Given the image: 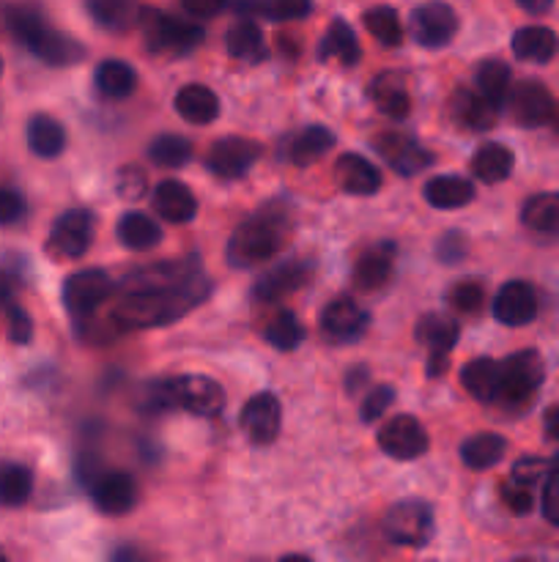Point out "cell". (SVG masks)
<instances>
[{"mask_svg":"<svg viewBox=\"0 0 559 562\" xmlns=\"http://www.w3.org/2000/svg\"><path fill=\"white\" fill-rule=\"evenodd\" d=\"M175 110L190 124L206 126L219 115V99L206 86H184L175 93Z\"/></svg>","mask_w":559,"mask_h":562,"instance_id":"484cf974","label":"cell"},{"mask_svg":"<svg viewBox=\"0 0 559 562\" xmlns=\"http://www.w3.org/2000/svg\"><path fill=\"white\" fill-rule=\"evenodd\" d=\"M140 22L146 27L148 47L157 53H190L203 42V27L162 11H140Z\"/></svg>","mask_w":559,"mask_h":562,"instance_id":"52a82bcc","label":"cell"},{"mask_svg":"<svg viewBox=\"0 0 559 562\" xmlns=\"http://www.w3.org/2000/svg\"><path fill=\"white\" fill-rule=\"evenodd\" d=\"M409 31L411 38H414L420 47H447V44L453 42L455 31H458V16H455V11L449 9L447 3L433 0V3H425L420 5V9L411 11Z\"/></svg>","mask_w":559,"mask_h":562,"instance_id":"8fae6325","label":"cell"},{"mask_svg":"<svg viewBox=\"0 0 559 562\" xmlns=\"http://www.w3.org/2000/svg\"><path fill=\"white\" fill-rule=\"evenodd\" d=\"M493 316L504 324V327H524V324L535 322L537 316V294L529 283L524 280H510L499 289L497 300H493Z\"/></svg>","mask_w":559,"mask_h":562,"instance_id":"2e32d148","label":"cell"},{"mask_svg":"<svg viewBox=\"0 0 559 562\" xmlns=\"http://www.w3.org/2000/svg\"><path fill=\"white\" fill-rule=\"evenodd\" d=\"M115 283L104 269H82L71 274L64 285V305L77 324H85L96 316L99 307L113 296Z\"/></svg>","mask_w":559,"mask_h":562,"instance_id":"8992f818","label":"cell"},{"mask_svg":"<svg viewBox=\"0 0 559 562\" xmlns=\"http://www.w3.org/2000/svg\"><path fill=\"white\" fill-rule=\"evenodd\" d=\"M153 209L170 223H190L197 212V201L190 187L181 181H162L153 190Z\"/></svg>","mask_w":559,"mask_h":562,"instance_id":"cb8c5ba5","label":"cell"},{"mask_svg":"<svg viewBox=\"0 0 559 562\" xmlns=\"http://www.w3.org/2000/svg\"><path fill=\"white\" fill-rule=\"evenodd\" d=\"M515 157L507 146L502 143H486V146L477 148V154L471 157V173L482 181V184H499V181L507 179L513 173Z\"/></svg>","mask_w":559,"mask_h":562,"instance_id":"83f0119b","label":"cell"},{"mask_svg":"<svg viewBox=\"0 0 559 562\" xmlns=\"http://www.w3.org/2000/svg\"><path fill=\"white\" fill-rule=\"evenodd\" d=\"M91 497L99 510L110 516L129 514L137 503V483L126 472H102L91 483Z\"/></svg>","mask_w":559,"mask_h":562,"instance_id":"e0dca14e","label":"cell"},{"mask_svg":"<svg viewBox=\"0 0 559 562\" xmlns=\"http://www.w3.org/2000/svg\"><path fill=\"white\" fill-rule=\"evenodd\" d=\"M554 130H557V137H559V113L554 115Z\"/></svg>","mask_w":559,"mask_h":562,"instance_id":"91938a15","label":"cell"},{"mask_svg":"<svg viewBox=\"0 0 559 562\" xmlns=\"http://www.w3.org/2000/svg\"><path fill=\"white\" fill-rule=\"evenodd\" d=\"M334 181L349 195H373L381 190V170L360 154H343L334 165Z\"/></svg>","mask_w":559,"mask_h":562,"instance_id":"ffe728a7","label":"cell"},{"mask_svg":"<svg viewBox=\"0 0 559 562\" xmlns=\"http://www.w3.org/2000/svg\"><path fill=\"white\" fill-rule=\"evenodd\" d=\"M228 53L244 64H258L266 58V42H263L261 27L252 20L236 22L228 31Z\"/></svg>","mask_w":559,"mask_h":562,"instance_id":"836d02e7","label":"cell"},{"mask_svg":"<svg viewBox=\"0 0 559 562\" xmlns=\"http://www.w3.org/2000/svg\"><path fill=\"white\" fill-rule=\"evenodd\" d=\"M5 324H9V338L14 340V344H27V340L33 338L31 316H27L20 305L5 302Z\"/></svg>","mask_w":559,"mask_h":562,"instance_id":"7dc6e473","label":"cell"},{"mask_svg":"<svg viewBox=\"0 0 559 562\" xmlns=\"http://www.w3.org/2000/svg\"><path fill=\"white\" fill-rule=\"evenodd\" d=\"M33 494V472L27 467L5 461L0 464V505L3 508H20Z\"/></svg>","mask_w":559,"mask_h":562,"instance_id":"8d00e7d4","label":"cell"},{"mask_svg":"<svg viewBox=\"0 0 559 562\" xmlns=\"http://www.w3.org/2000/svg\"><path fill=\"white\" fill-rule=\"evenodd\" d=\"M5 25H9L11 36L22 47L31 49L33 55H38L49 66H71L85 55L82 44L49 27V22L31 5H9L5 9Z\"/></svg>","mask_w":559,"mask_h":562,"instance_id":"7a4b0ae2","label":"cell"},{"mask_svg":"<svg viewBox=\"0 0 559 562\" xmlns=\"http://www.w3.org/2000/svg\"><path fill=\"white\" fill-rule=\"evenodd\" d=\"M482 302H486V291L475 280H464V283L453 285L449 289V305L455 307L464 316H475L482 311Z\"/></svg>","mask_w":559,"mask_h":562,"instance_id":"bcb514c9","label":"cell"},{"mask_svg":"<svg viewBox=\"0 0 559 562\" xmlns=\"http://www.w3.org/2000/svg\"><path fill=\"white\" fill-rule=\"evenodd\" d=\"M192 143L181 135H159L157 140L148 146V159L159 168H181L190 162Z\"/></svg>","mask_w":559,"mask_h":562,"instance_id":"b9f144b4","label":"cell"},{"mask_svg":"<svg viewBox=\"0 0 559 562\" xmlns=\"http://www.w3.org/2000/svg\"><path fill=\"white\" fill-rule=\"evenodd\" d=\"M310 278V267L301 261H285L280 263L277 269L263 274L255 285H252V296L258 302H274V300H283V296L294 294L299 285L307 283Z\"/></svg>","mask_w":559,"mask_h":562,"instance_id":"44dd1931","label":"cell"},{"mask_svg":"<svg viewBox=\"0 0 559 562\" xmlns=\"http://www.w3.org/2000/svg\"><path fill=\"white\" fill-rule=\"evenodd\" d=\"M310 9L312 0H258L255 14H263L274 22H288L301 20V16L310 14Z\"/></svg>","mask_w":559,"mask_h":562,"instance_id":"f6af8a7d","label":"cell"},{"mask_svg":"<svg viewBox=\"0 0 559 562\" xmlns=\"http://www.w3.org/2000/svg\"><path fill=\"white\" fill-rule=\"evenodd\" d=\"M518 5L524 11H529V14H546L554 5V0H518Z\"/></svg>","mask_w":559,"mask_h":562,"instance_id":"680465c9","label":"cell"},{"mask_svg":"<svg viewBox=\"0 0 559 562\" xmlns=\"http://www.w3.org/2000/svg\"><path fill=\"white\" fill-rule=\"evenodd\" d=\"M124 300L115 305L110 316L115 333L175 322L206 300L208 283L201 272H195L175 285H124Z\"/></svg>","mask_w":559,"mask_h":562,"instance_id":"6da1fadb","label":"cell"},{"mask_svg":"<svg viewBox=\"0 0 559 562\" xmlns=\"http://www.w3.org/2000/svg\"><path fill=\"white\" fill-rule=\"evenodd\" d=\"M263 338H266L274 349L294 351L296 346L301 344V338H305V329H301V324L296 322L294 313L280 311L277 316L266 324V329H263Z\"/></svg>","mask_w":559,"mask_h":562,"instance_id":"ee69618b","label":"cell"},{"mask_svg":"<svg viewBox=\"0 0 559 562\" xmlns=\"http://www.w3.org/2000/svg\"><path fill=\"white\" fill-rule=\"evenodd\" d=\"M513 75H510V66L502 60H486V64L477 69V91L486 93L488 99H493L497 104H502L507 99L510 88H513Z\"/></svg>","mask_w":559,"mask_h":562,"instance_id":"7bdbcfd3","label":"cell"},{"mask_svg":"<svg viewBox=\"0 0 559 562\" xmlns=\"http://www.w3.org/2000/svg\"><path fill=\"white\" fill-rule=\"evenodd\" d=\"M502 503L513 514H529L532 510V486H524L518 481H510L502 486Z\"/></svg>","mask_w":559,"mask_h":562,"instance_id":"681fc988","label":"cell"},{"mask_svg":"<svg viewBox=\"0 0 559 562\" xmlns=\"http://www.w3.org/2000/svg\"><path fill=\"white\" fill-rule=\"evenodd\" d=\"M543 516H546L548 525L559 527V472L546 475V486H543Z\"/></svg>","mask_w":559,"mask_h":562,"instance_id":"f907efd6","label":"cell"},{"mask_svg":"<svg viewBox=\"0 0 559 562\" xmlns=\"http://www.w3.org/2000/svg\"><path fill=\"white\" fill-rule=\"evenodd\" d=\"M261 157V146L247 137H223L208 151V170L219 179H241Z\"/></svg>","mask_w":559,"mask_h":562,"instance_id":"4fadbf2b","label":"cell"},{"mask_svg":"<svg viewBox=\"0 0 559 562\" xmlns=\"http://www.w3.org/2000/svg\"><path fill=\"white\" fill-rule=\"evenodd\" d=\"M137 86V75L124 60H104L96 66V88L110 99H126Z\"/></svg>","mask_w":559,"mask_h":562,"instance_id":"ab89813d","label":"cell"},{"mask_svg":"<svg viewBox=\"0 0 559 562\" xmlns=\"http://www.w3.org/2000/svg\"><path fill=\"white\" fill-rule=\"evenodd\" d=\"M392 398H395V390L389 387V384H378L376 390H370V393H367L365 404H362V420L365 423L378 420V417L384 415V409H389Z\"/></svg>","mask_w":559,"mask_h":562,"instance_id":"c3c4849f","label":"cell"},{"mask_svg":"<svg viewBox=\"0 0 559 562\" xmlns=\"http://www.w3.org/2000/svg\"><path fill=\"white\" fill-rule=\"evenodd\" d=\"M466 252V239L458 234V231H449L447 236H442V241H438V256H442V261L453 263V261H460Z\"/></svg>","mask_w":559,"mask_h":562,"instance_id":"11a10c76","label":"cell"},{"mask_svg":"<svg viewBox=\"0 0 559 562\" xmlns=\"http://www.w3.org/2000/svg\"><path fill=\"white\" fill-rule=\"evenodd\" d=\"M367 313L356 305L354 300H334L323 307L321 313V329L329 340L334 344H351V340L362 338L367 329Z\"/></svg>","mask_w":559,"mask_h":562,"instance_id":"ac0fdd59","label":"cell"},{"mask_svg":"<svg viewBox=\"0 0 559 562\" xmlns=\"http://www.w3.org/2000/svg\"><path fill=\"white\" fill-rule=\"evenodd\" d=\"M453 115L458 119V124L466 126V130L486 132L497 124L499 104L493 102V99H488L486 93L460 88L453 97Z\"/></svg>","mask_w":559,"mask_h":562,"instance_id":"603a6c76","label":"cell"},{"mask_svg":"<svg viewBox=\"0 0 559 562\" xmlns=\"http://www.w3.org/2000/svg\"><path fill=\"white\" fill-rule=\"evenodd\" d=\"M504 450H507L504 437L486 431L466 439L464 448H460V459H464L469 470H491V467H497L504 459Z\"/></svg>","mask_w":559,"mask_h":562,"instance_id":"d6a6232c","label":"cell"},{"mask_svg":"<svg viewBox=\"0 0 559 562\" xmlns=\"http://www.w3.org/2000/svg\"><path fill=\"white\" fill-rule=\"evenodd\" d=\"M427 431L422 423L411 415H398L378 431V448L398 461H411L425 456L427 450Z\"/></svg>","mask_w":559,"mask_h":562,"instance_id":"7c38bea8","label":"cell"},{"mask_svg":"<svg viewBox=\"0 0 559 562\" xmlns=\"http://www.w3.org/2000/svg\"><path fill=\"white\" fill-rule=\"evenodd\" d=\"M554 472H559V461H554Z\"/></svg>","mask_w":559,"mask_h":562,"instance_id":"94428289","label":"cell"},{"mask_svg":"<svg viewBox=\"0 0 559 562\" xmlns=\"http://www.w3.org/2000/svg\"><path fill=\"white\" fill-rule=\"evenodd\" d=\"M332 146V132L323 130V126H307V130H301L299 135L288 143V159L294 165H299V168H305V165H312L316 159H321Z\"/></svg>","mask_w":559,"mask_h":562,"instance_id":"d590c367","label":"cell"},{"mask_svg":"<svg viewBox=\"0 0 559 562\" xmlns=\"http://www.w3.org/2000/svg\"><path fill=\"white\" fill-rule=\"evenodd\" d=\"M142 190H146V179H142L140 170H135V168L121 170V176H118L121 198H132V201H135V198L142 195Z\"/></svg>","mask_w":559,"mask_h":562,"instance_id":"db71d44e","label":"cell"},{"mask_svg":"<svg viewBox=\"0 0 559 562\" xmlns=\"http://www.w3.org/2000/svg\"><path fill=\"white\" fill-rule=\"evenodd\" d=\"M288 241L285 214L261 212L241 223L228 241V263L239 269L258 267L266 258L277 256L280 247Z\"/></svg>","mask_w":559,"mask_h":562,"instance_id":"277c9868","label":"cell"},{"mask_svg":"<svg viewBox=\"0 0 559 562\" xmlns=\"http://www.w3.org/2000/svg\"><path fill=\"white\" fill-rule=\"evenodd\" d=\"M118 239L121 245L129 247V250H151V247H157L159 241H162V231H159V225L153 223L148 214H140V212H126L124 217L118 220Z\"/></svg>","mask_w":559,"mask_h":562,"instance_id":"1f68e13d","label":"cell"},{"mask_svg":"<svg viewBox=\"0 0 559 562\" xmlns=\"http://www.w3.org/2000/svg\"><path fill=\"white\" fill-rule=\"evenodd\" d=\"M384 532L392 543L398 547H414L422 549L427 541H431L433 532V514L425 503H417V499H409V503H398L387 510L384 516Z\"/></svg>","mask_w":559,"mask_h":562,"instance_id":"9c48e42d","label":"cell"},{"mask_svg":"<svg viewBox=\"0 0 559 562\" xmlns=\"http://www.w3.org/2000/svg\"><path fill=\"white\" fill-rule=\"evenodd\" d=\"M370 99L389 119H406L411 113V93L398 75H378L370 86Z\"/></svg>","mask_w":559,"mask_h":562,"instance_id":"f1b7e54d","label":"cell"},{"mask_svg":"<svg viewBox=\"0 0 559 562\" xmlns=\"http://www.w3.org/2000/svg\"><path fill=\"white\" fill-rule=\"evenodd\" d=\"M22 217H25V201L20 192L0 187V225H14Z\"/></svg>","mask_w":559,"mask_h":562,"instance_id":"f5cc1de1","label":"cell"},{"mask_svg":"<svg viewBox=\"0 0 559 562\" xmlns=\"http://www.w3.org/2000/svg\"><path fill=\"white\" fill-rule=\"evenodd\" d=\"M376 151L398 170L400 176H414L433 162V154L403 132H381L376 137Z\"/></svg>","mask_w":559,"mask_h":562,"instance_id":"9a60e30c","label":"cell"},{"mask_svg":"<svg viewBox=\"0 0 559 562\" xmlns=\"http://www.w3.org/2000/svg\"><path fill=\"white\" fill-rule=\"evenodd\" d=\"M239 423L252 445H272L280 434V423H283L280 401L272 393H258L244 404Z\"/></svg>","mask_w":559,"mask_h":562,"instance_id":"5bb4252c","label":"cell"},{"mask_svg":"<svg viewBox=\"0 0 559 562\" xmlns=\"http://www.w3.org/2000/svg\"><path fill=\"white\" fill-rule=\"evenodd\" d=\"M554 464H548V461L543 459H521L518 464L513 467V481L524 483V486H535L540 477H546L548 472H551Z\"/></svg>","mask_w":559,"mask_h":562,"instance_id":"816d5d0a","label":"cell"},{"mask_svg":"<svg viewBox=\"0 0 559 562\" xmlns=\"http://www.w3.org/2000/svg\"><path fill=\"white\" fill-rule=\"evenodd\" d=\"M458 324L447 316H425L417 327V340L427 349L431 355V373H442L447 368L449 351L458 344Z\"/></svg>","mask_w":559,"mask_h":562,"instance_id":"d6986e66","label":"cell"},{"mask_svg":"<svg viewBox=\"0 0 559 562\" xmlns=\"http://www.w3.org/2000/svg\"><path fill=\"white\" fill-rule=\"evenodd\" d=\"M365 27L370 31V36L376 38L384 47H398L403 42V25L398 20V11L389 9V5H376V9L365 11Z\"/></svg>","mask_w":559,"mask_h":562,"instance_id":"60d3db41","label":"cell"},{"mask_svg":"<svg viewBox=\"0 0 559 562\" xmlns=\"http://www.w3.org/2000/svg\"><path fill=\"white\" fill-rule=\"evenodd\" d=\"M0 560H5V554H3V552H0Z\"/></svg>","mask_w":559,"mask_h":562,"instance_id":"6125c7cd","label":"cell"},{"mask_svg":"<svg viewBox=\"0 0 559 562\" xmlns=\"http://www.w3.org/2000/svg\"><path fill=\"white\" fill-rule=\"evenodd\" d=\"M318 55H321V60L338 58L340 64H345V66L360 64L362 49H360V42H356V36H354V31H351L349 22L334 20L332 25H329V31H327V36H323Z\"/></svg>","mask_w":559,"mask_h":562,"instance_id":"e575fe53","label":"cell"},{"mask_svg":"<svg viewBox=\"0 0 559 562\" xmlns=\"http://www.w3.org/2000/svg\"><path fill=\"white\" fill-rule=\"evenodd\" d=\"M499 371H502V379H499L497 401L507 409H526L535 401L543 376H546L537 351H518V355L507 357L504 362H499Z\"/></svg>","mask_w":559,"mask_h":562,"instance_id":"5b68a950","label":"cell"},{"mask_svg":"<svg viewBox=\"0 0 559 562\" xmlns=\"http://www.w3.org/2000/svg\"><path fill=\"white\" fill-rule=\"evenodd\" d=\"M559 38L551 27L529 25L515 31L513 36V53L515 58L529 60V64H548L557 55Z\"/></svg>","mask_w":559,"mask_h":562,"instance_id":"d4e9b609","label":"cell"},{"mask_svg":"<svg viewBox=\"0 0 559 562\" xmlns=\"http://www.w3.org/2000/svg\"><path fill=\"white\" fill-rule=\"evenodd\" d=\"M392 263H395V245L381 241V245L367 247L360 256L354 267V283L362 291H378L389 283L392 278Z\"/></svg>","mask_w":559,"mask_h":562,"instance_id":"7402d4cb","label":"cell"},{"mask_svg":"<svg viewBox=\"0 0 559 562\" xmlns=\"http://www.w3.org/2000/svg\"><path fill=\"white\" fill-rule=\"evenodd\" d=\"M85 5L91 20L107 31H126L140 20V11L132 0H85Z\"/></svg>","mask_w":559,"mask_h":562,"instance_id":"f35d334b","label":"cell"},{"mask_svg":"<svg viewBox=\"0 0 559 562\" xmlns=\"http://www.w3.org/2000/svg\"><path fill=\"white\" fill-rule=\"evenodd\" d=\"M425 201L433 209H460L475 201V184L460 176H436L425 184Z\"/></svg>","mask_w":559,"mask_h":562,"instance_id":"4dcf8cb0","label":"cell"},{"mask_svg":"<svg viewBox=\"0 0 559 562\" xmlns=\"http://www.w3.org/2000/svg\"><path fill=\"white\" fill-rule=\"evenodd\" d=\"M521 220L537 234H559V192L529 198L521 209Z\"/></svg>","mask_w":559,"mask_h":562,"instance_id":"74e56055","label":"cell"},{"mask_svg":"<svg viewBox=\"0 0 559 562\" xmlns=\"http://www.w3.org/2000/svg\"><path fill=\"white\" fill-rule=\"evenodd\" d=\"M181 3H184V9L190 11V14L212 16L217 14V11H223V5L228 3V0H181Z\"/></svg>","mask_w":559,"mask_h":562,"instance_id":"9f6ffc18","label":"cell"},{"mask_svg":"<svg viewBox=\"0 0 559 562\" xmlns=\"http://www.w3.org/2000/svg\"><path fill=\"white\" fill-rule=\"evenodd\" d=\"M543 426H546V437L551 442H559V404L548 406L546 417H543Z\"/></svg>","mask_w":559,"mask_h":562,"instance_id":"6f0895ef","label":"cell"},{"mask_svg":"<svg viewBox=\"0 0 559 562\" xmlns=\"http://www.w3.org/2000/svg\"><path fill=\"white\" fill-rule=\"evenodd\" d=\"M148 406L153 412L184 409L195 417H217L225 409V390L201 373L162 379L148 387Z\"/></svg>","mask_w":559,"mask_h":562,"instance_id":"3957f363","label":"cell"},{"mask_svg":"<svg viewBox=\"0 0 559 562\" xmlns=\"http://www.w3.org/2000/svg\"><path fill=\"white\" fill-rule=\"evenodd\" d=\"M93 241V217L85 209H71L64 212L53 223L47 236V252L55 261H75L88 252Z\"/></svg>","mask_w":559,"mask_h":562,"instance_id":"ba28073f","label":"cell"},{"mask_svg":"<svg viewBox=\"0 0 559 562\" xmlns=\"http://www.w3.org/2000/svg\"><path fill=\"white\" fill-rule=\"evenodd\" d=\"M0 71H3V60H0Z\"/></svg>","mask_w":559,"mask_h":562,"instance_id":"be15d7a7","label":"cell"},{"mask_svg":"<svg viewBox=\"0 0 559 562\" xmlns=\"http://www.w3.org/2000/svg\"><path fill=\"white\" fill-rule=\"evenodd\" d=\"M507 110L513 115V121L518 126H543L551 124L554 115H557V102H554V93L546 86L535 80H524L515 88H510L507 93Z\"/></svg>","mask_w":559,"mask_h":562,"instance_id":"30bf717a","label":"cell"},{"mask_svg":"<svg viewBox=\"0 0 559 562\" xmlns=\"http://www.w3.org/2000/svg\"><path fill=\"white\" fill-rule=\"evenodd\" d=\"M499 379H502L499 362L488 360V357L466 362V368L460 371V384L466 387V393H469L471 398L482 401V404H493V401H497Z\"/></svg>","mask_w":559,"mask_h":562,"instance_id":"4316f807","label":"cell"},{"mask_svg":"<svg viewBox=\"0 0 559 562\" xmlns=\"http://www.w3.org/2000/svg\"><path fill=\"white\" fill-rule=\"evenodd\" d=\"M27 146L36 157L55 159L66 148V132L53 115H33L27 121Z\"/></svg>","mask_w":559,"mask_h":562,"instance_id":"f546056e","label":"cell"}]
</instances>
